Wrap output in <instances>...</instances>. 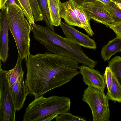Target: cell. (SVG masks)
Here are the masks:
<instances>
[{"mask_svg":"<svg viewBox=\"0 0 121 121\" xmlns=\"http://www.w3.org/2000/svg\"><path fill=\"white\" fill-rule=\"evenodd\" d=\"M25 62V83L27 95L30 94L37 98L66 83L68 76L65 67L54 54H30Z\"/></svg>","mask_w":121,"mask_h":121,"instance_id":"obj_1","label":"cell"},{"mask_svg":"<svg viewBox=\"0 0 121 121\" xmlns=\"http://www.w3.org/2000/svg\"><path fill=\"white\" fill-rule=\"evenodd\" d=\"M31 27L35 39L54 54L68 57L91 68L96 65L97 61L87 56L81 46L60 36L47 25L43 26L35 24Z\"/></svg>","mask_w":121,"mask_h":121,"instance_id":"obj_2","label":"cell"},{"mask_svg":"<svg viewBox=\"0 0 121 121\" xmlns=\"http://www.w3.org/2000/svg\"><path fill=\"white\" fill-rule=\"evenodd\" d=\"M71 102L69 98L52 95L36 98L26 108L23 121H47L51 116L69 112Z\"/></svg>","mask_w":121,"mask_h":121,"instance_id":"obj_3","label":"cell"},{"mask_svg":"<svg viewBox=\"0 0 121 121\" xmlns=\"http://www.w3.org/2000/svg\"><path fill=\"white\" fill-rule=\"evenodd\" d=\"M9 30L15 40L18 55L23 60L30 54L31 26L25 17L21 7L16 3L5 4Z\"/></svg>","mask_w":121,"mask_h":121,"instance_id":"obj_4","label":"cell"},{"mask_svg":"<svg viewBox=\"0 0 121 121\" xmlns=\"http://www.w3.org/2000/svg\"><path fill=\"white\" fill-rule=\"evenodd\" d=\"M82 100L90 107L93 121H109V99L104 91L89 86L84 90Z\"/></svg>","mask_w":121,"mask_h":121,"instance_id":"obj_5","label":"cell"},{"mask_svg":"<svg viewBox=\"0 0 121 121\" xmlns=\"http://www.w3.org/2000/svg\"><path fill=\"white\" fill-rule=\"evenodd\" d=\"M22 60L18 55L16 64L13 69L5 70L8 80L10 94L16 111L23 107L27 96L26 86L22 66Z\"/></svg>","mask_w":121,"mask_h":121,"instance_id":"obj_6","label":"cell"},{"mask_svg":"<svg viewBox=\"0 0 121 121\" xmlns=\"http://www.w3.org/2000/svg\"><path fill=\"white\" fill-rule=\"evenodd\" d=\"M0 67V121H15L16 111L10 94L5 70Z\"/></svg>","mask_w":121,"mask_h":121,"instance_id":"obj_7","label":"cell"},{"mask_svg":"<svg viewBox=\"0 0 121 121\" xmlns=\"http://www.w3.org/2000/svg\"><path fill=\"white\" fill-rule=\"evenodd\" d=\"M89 19L93 20L108 27L114 22L108 12L104 8V4L95 1L85 2L82 4Z\"/></svg>","mask_w":121,"mask_h":121,"instance_id":"obj_8","label":"cell"},{"mask_svg":"<svg viewBox=\"0 0 121 121\" xmlns=\"http://www.w3.org/2000/svg\"><path fill=\"white\" fill-rule=\"evenodd\" d=\"M60 26L68 39L80 46L94 50L96 49V42L88 35L81 33L71 26L62 22Z\"/></svg>","mask_w":121,"mask_h":121,"instance_id":"obj_9","label":"cell"},{"mask_svg":"<svg viewBox=\"0 0 121 121\" xmlns=\"http://www.w3.org/2000/svg\"><path fill=\"white\" fill-rule=\"evenodd\" d=\"M0 60L5 63L8 57L9 29L6 8L1 9L0 13Z\"/></svg>","mask_w":121,"mask_h":121,"instance_id":"obj_10","label":"cell"},{"mask_svg":"<svg viewBox=\"0 0 121 121\" xmlns=\"http://www.w3.org/2000/svg\"><path fill=\"white\" fill-rule=\"evenodd\" d=\"M79 73L82 76L85 84L98 89L104 90L106 84L103 76L98 71L83 65L78 66Z\"/></svg>","mask_w":121,"mask_h":121,"instance_id":"obj_11","label":"cell"},{"mask_svg":"<svg viewBox=\"0 0 121 121\" xmlns=\"http://www.w3.org/2000/svg\"><path fill=\"white\" fill-rule=\"evenodd\" d=\"M60 14L67 24L82 28V25L68 0L62 3L59 0Z\"/></svg>","mask_w":121,"mask_h":121,"instance_id":"obj_12","label":"cell"},{"mask_svg":"<svg viewBox=\"0 0 121 121\" xmlns=\"http://www.w3.org/2000/svg\"><path fill=\"white\" fill-rule=\"evenodd\" d=\"M73 10L77 15L82 25V28L91 36L94 35L90 24V20L83 6L72 0H68Z\"/></svg>","mask_w":121,"mask_h":121,"instance_id":"obj_13","label":"cell"},{"mask_svg":"<svg viewBox=\"0 0 121 121\" xmlns=\"http://www.w3.org/2000/svg\"><path fill=\"white\" fill-rule=\"evenodd\" d=\"M121 52V39L116 37L102 48L101 54L104 61L108 60L115 53Z\"/></svg>","mask_w":121,"mask_h":121,"instance_id":"obj_14","label":"cell"},{"mask_svg":"<svg viewBox=\"0 0 121 121\" xmlns=\"http://www.w3.org/2000/svg\"><path fill=\"white\" fill-rule=\"evenodd\" d=\"M59 0H47L52 25L60 26L61 22L60 14Z\"/></svg>","mask_w":121,"mask_h":121,"instance_id":"obj_15","label":"cell"},{"mask_svg":"<svg viewBox=\"0 0 121 121\" xmlns=\"http://www.w3.org/2000/svg\"><path fill=\"white\" fill-rule=\"evenodd\" d=\"M109 99L121 103V86L112 73V85L110 93L106 95Z\"/></svg>","mask_w":121,"mask_h":121,"instance_id":"obj_16","label":"cell"},{"mask_svg":"<svg viewBox=\"0 0 121 121\" xmlns=\"http://www.w3.org/2000/svg\"><path fill=\"white\" fill-rule=\"evenodd\" d=\"M108 66L121 86V57L116 56L108 62Z\"/></svg>","mask_w":121,"mask_h":121,"instance_id":"obj_17","label":"cell"},{"mask_svg":"<svg viewBox=\"0 0 121 121\" xmlns=\"http://www.w3.org/2000/svg\"><path fill=\"white\" fill-rule=\"evenodd\" d=\"M104 7L113 21V22H121V9L114 2L104 4Z\"/></svg>","mask_w":121,"mask_h":121,"instance_id":"obj_18","label":"cell"},{"mask_svg":"<svg viewBox=\"0 0 121 121\" xmlns=\"http://www.w3.org/2000/svg\"><path fill=\"white\" fill-rule=\"evenodd\" d=\"M39 7L43 15L44 21L51 30L54 31V26L52 25L49 11L47 0H37Z\"/></svg>","mask_w":121,"mask_h":121,"instance_id":"obj_19","label":"cell"},{"mask_svg":"<svg viewBox=\"0 0 121 121\" xmlns=\"http://www.w3.org/2000/svg\"><path fill=\"white\" fill-rule=\"evenodd\" d=\"M25 16L31 26L35 24L32 9L29 0H18Z\"/></svg>","mask_w":121,"mask_h":121,"instance_id":"obj_20","label":"cell"},{"mask_svg":"<svg viewBox=\"0 0 121 121\" xmlns=\"http://www.w3.org/2000/svg\"><path fill=\"white\" fill-rule=\"evenodd\" d=\"M32 9L35 22L44 20V18L37 0H29Z\"/></svg>","mask_w":121,"mask_h":121,"instance_id":"obj_21","label":"cell"},{"mask_svg":"<svg viewBox=\"0 0 121 121\" xmlns=\"http://www.w3.org/2000/svg\"><path fill=\"white\" fill-rule=\"evenodd\" d=\"M56 121H86V118L72 115L69 112L63 113L58 115L56 118Z\"/></svg>","mask_w":121,"mask_h":121,"instance_id":"obj_22","label":"cell"},{"mask_svg":"<svg viewBox=\"0 0 121 121\" xmlns=\"http://www.w3.org/2000/svg\"><path fill=\"white\" fill-rule=\"evenodd\" d=\"M112 72L108 66L106 68L103 77L107 85L108 92L107 94L110 92L112 83Z\"/></svg>","mask_w":121,"mask_h":121,"instance_id":"obj_23","label":"cell"},{"mask_svg":"<svg viewBox=\"0 0 121 121\" xmlns=\"http://www.w3.org/2000/svg\"><path fill=\"white\" fill-rule=\"evenodd\" d=\"M108 27L115 32L117 37L121 39V22H113Z\"/></svg>","mask_w":121,"mask_h":121,"instance_id":"obj_24","label":"cell"},{"mask_svg":"<svg viewBox=\"0 0 121 121\" xmlns=\"http://www.w3.org/2000/svg\"><path fill=\"white\" fill-rule=\"evenodd\" d=\"M7 0H0V8L2 9L5 7V5Z\"/></svg>","mask_w":121,"mask_h":121,"instance_id":"obj_25","label":"cell"},{"mask_svg":"<svg viewBox=\"0 0 121 121\" xmlns=\"http://www.w3.org/2000/svg\"><path fill=\"white\" fill-rule=\"evenodd\" d=\"M7 3H16L21 7L20 3L18 0H7L6 4Z\"/></svg>","mask_w":121,"mask_h":121,"instance_id":"obj_26","label":"cell"},{"mask_svg":"<svg viewBox=\"0 0 121 121\" xmlns=\"http://www.w3.org/2000/svg\"><path fill=\"white\" fill-rule=\"evenodd\" d=\"M95 1H99L104 4H108L112 2H114L113 0H95Z\"/></svg>","mask_w":121,"mask_h":121,"instance_id":"obj_27","label":"cell"},{"mask_svg":"<svg viewBox=\"0 0 121 121\" xmlns=\"http://www.w3.org/2000/svg\"><path fill=\"white\" fill-rule=\"evenodd\" d=\"M78 4H81L82 3L86 2L85 0H72Z\"/></svg>","mask_w":121,"mask_h":121,"instance_id":"obj_28","label":"cell"},{"mask_svg":"<svg viewBox=\"0 0 121 121\" xmlns=\"http://www.w3.org/2000/svg\"><path fill=\"white\" fill-rule=\"evenodd\" d=\"M114 2L121 9V3L116 1H114Z\"/></svg>","mask_w":121,"mask_h":121,"instance_id":"obj_29","label":"cell"},{"mask_svg":"<svg viewBox=\"0 0 121 121\" xmlns=\"http://www.w3.org/2000/svg\"><path fill=\"white\" fill-rule=\"evenodd\" d=\"M86 2H91L95 1V0H85Z\"/></svg>","mask_w":121,"mask_h":121,"instance_id":"obj_30","label":"cell"},{"mask_svg":"<svg viewBox=\"0 0 121 121\" xmlns=\"http://www.w3.org/2000/svg\"><path fill=\"white\" fill-rule=\"evenodd\" d=\"M114 2V1H117L118 2L121 3V0H113Z\"/></svg>","mask_w":121,"mask_h":121,"instance_id":"obj_31","label":"cell"}]
</instances>
